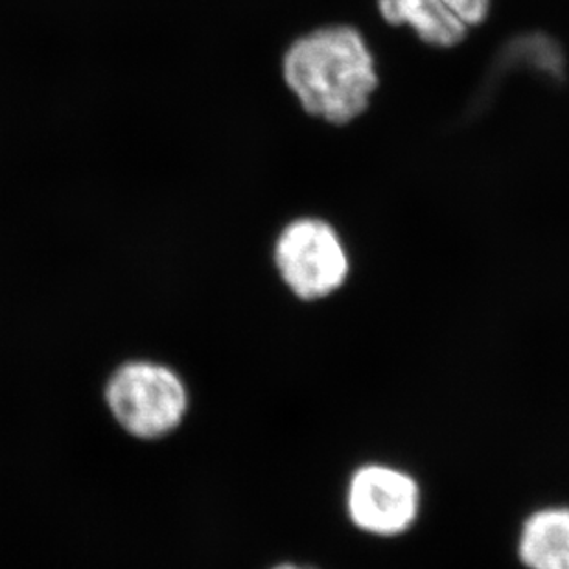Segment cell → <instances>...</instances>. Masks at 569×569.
I'll use <instances>...</instances> for the list:
<instances>
[{"mask_svg":"<svg viewBox=\"0 0 569 569\" xmlns=\"http://www.w3.org/2000/svg\"><path fill=\"white\" fill-rule=\"evenodd\" d=\"M274 263L286 286L302 301L332 296L350 273L341 238L319 218H299L282 229L274 243Z\"/></svg>","mask_w":569,"mask_h":569,"instance_id":"2","label":"cell"},{"mask_svg":"<svg viewBox=\"0 0 569 569\" xmlns=\"http://www.w3.org/2000/svg\"><path fill=\"white\" fill-rule=\"evenodd\" d=\"M109 408L126 430L142 439L164 436L183 419L187 391L170 369L131 363L108 387Z\"/></svg>","mask_w":569,"mask_h":569,"instance_id":"3","label":"cell"},{"mask_svg":"<svg viewBox=\"0 0 569 569\" xmlns=\"http://www.w3.org/2000/svg\"><path fill=\"white\" fill-rule=\"evenodd\" d=\"M273 569H313V568H307V566H297V565H280Z\"/></svg>","mask_w":569,"mask_h":569,"instance_id":"7","label":"cell"},{"mask_svg":"<svg viewBox=\"0 0 569 569\" xmlns=\"http://www.w3.org/2000/svg\"><path fill=\"white\" fill-rule=\"evenodd\" d=\"M282 76L308 114L336 126L366 113L378 87L371 50L352 27L317 28L293 41Z\"/></svg>","mask_w":569,"mask_h":569,"instance_id":"1","label":"cell"},{"mask_svg":"<svg viewBox=\"0 0 569 569\" xmlns=\"http://www.w3.org/2000/svg\"><path fill=\"white\" fill-rule=\"evenodd\" d=\"M419 481L400 468L372 462L360 467L347 489V512L360 531L372 537H400L420 515Z\"/></svg>","mask_w":569,"mask_h":569,"instance_id":"4","label":"cell"},{"mask_svg":"<svg viewBox=\"0 0 569 569\" xmlns=\"http://www.w3.org/2000/svg\"><path fill=\"white\" fill-rule=\"evenodd\" d=\"M378 6L392 27H409L426 44L450 49L483 24L490 0H378Z\"/></svg>","mask_w":569,"mask_h":569,"instance_id":"5","label":"cell"},{"mask_svg":"<svg viewBox=\"0 0 569 569\" xmlns=\"http://www.w3.org/2000/svg\"><path fill=\"white\" fill-rule=\"evenodd\" d=\"M527 569H569V507H546L527 518L518 540Z\"/></svg>","mask_w":569,"mask_h":569,"instance_id":"6","label":"cell"}]
</instances>
